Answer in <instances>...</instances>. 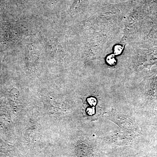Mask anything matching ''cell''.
<instances>
[{"label": "cell", "instance_id": "1", "mask_svg": "<svg viewBox=\"0 0 157 157\" xmlns=\"http://www.w3.org/2000/svg\"><path fill=\"white\" fill-rule=\"evenodd\" d=\"M151 122L152 126L157 132V110H153L148 116Z\"/></svg>", "mask_w": 157, "mask_h": 157}]
</instances>
